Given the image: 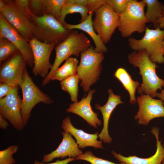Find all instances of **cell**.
Instances as JSON below:
<instances>
[{
    "label": "cell",
    "instance_id": "cell-1",
    "mask_svg": "<svg viewBox=\"0 0 164 164\" xmlns=\"http://www.w3.org/2000/svg\"><path fill=\"white\" fill-rule=\"evenodd\" d=\"M128 59L130 64L139 69L142 77V83L137 90L138 93L156 97L157 91L164 86V79L159 77L156 73L158 66L150 60L145 50L134 51L128 55Z\"/></svg>",
    "mask_w": 164,
    "mask_h": 164
},
{
    "label": "cell",
    "instance_id": "cell-32",
    "mask_svg": "<svg viewBox=\"0 0 164 164\" xmlns=\"http://www.w3.org/2000/svg\"><path fill=\"white\" fill-rule=\"evenodd\" d=\"M14 3L19 10L29 20L31 21L32 13L29 10V0H15Z\"/></svg>",
    "mask_w": 164,
    "mask_h": 164
},
{
    "label": "cell",
    "instance_id": "cell-26",
    "mask_svg": "<svg viewBox=\"0 0 164 164\" xmlns=\"http://www.w3.org/2000/svg\"><path fill=\"white\" fill-rule=\"evenodd\" d=\"M19 51L16 47L10 41L0 37V64Z\"/></svg>",
    "mask_w": 164,
    "mask_h": 164
},
{
    "label": "cell",
    "instance_id": "cell-2",
    "mask_svg": "<svg viewBox=\"0 0 164 164\" xmlns=\"http://www.w3.org/2000/svg\"><path fill=\"white\" fill-rule=\"evenodd\" d=\"M92 46L89 39L84 34L77 30H71L68 36L55 47V60L52 68L43 80L42 86H45L50 81V78L53 72L63 61L71 56L79 57L81 52Z\"/></svg>",
    "mask_w": 164,
    "mask_h": 164
},
{
    "label": "cell",
    "instance_id": "cell-21",
    "mask_svg": "<svg viewBox=\"0 0 164 164\" xmlns=\"http://www.w3.org/2000/svg\"><path fill=\"white\" fill-rule=\"evenodd\" d=\"M114 76L128 92L130 97L129 103L132 104H135L137 102L135 94L137 90L141 85L140 82L133 80L129 73L122 67L117 69Z\"/></svg>",
    "mask_w": 164,
    "mask_h": 164
},
{
    "label": "cell",
    "instance_id": "cell-7",
    "mask_svg": "<svg viewBox=\"0 0 164 164\" xmlns=\"http://www.w3.org/2000/svg\"><path fill=\"white\" fill-rule=\"evenodd\" d=\"M19 87L22 95V115L25 126L31 116L32 110L36 105L40 102L50 104L53 102V101L35 84L26 69Z\"/></svg>",
    "mask_w": 164,
    "mask_h": 164
},
{
    "label": "cell",
    "instance_id": "cell-25",
    "mask_svg": "<svg viewBox=\"0 0 164 164\" xmlns=\"http://www.w3.org/2000/svg\"><path fill=\"white\" fill-rule=\"evenodd\" d=\"M79 80V75L76 73L60 82L62 89L69 94L71 100L73 103L78 101L77 96Z\"/></svg>",
    "mask_w": 164,
    "mask_h": 164
},
{
    "label": "cell",
    "instance_id": "cell-13",
    "mask_svg": "<svg viewBox=\"0 0 164 164\" xmlns=\"http://www.w3.org/2000/svg\"><path fill=\"white\" fill-rule=\"evenodd\" d=\"M136 101L138 109L134 118L139 124L146 125L153 119L164 117V106L161 100L142 94L137 97Z\"/></svg>",
    "mask_w": 164,
    "mask_h": 164
},
{
    "label": "cell",
    "instance_id": "cell-20",
    "mask_svg": "<svg viewBox=\"0 0 164 164\" xmlns=\"http://www.w3.org/2000/svg\"><path fill=\"white\" fill-rule=\"evenodd\" d=\"M94 12H89L87 17L83 21L77 24H71L66 22L64 26L69 30H81L87 33L92 39L95 45L94 50L97 52L106 53L108 48L100 37L95 31L93 26L92 17Z\"/></svg>",
    "mask_w": 164,
    "mask_h": 164
},
{
    "label": "cell",
    "instance_id": "cell-12",
    "mask_svg": "<svg viewBox=\"0 0 164 164\" xmlns=\"http://www.w3.org/2000/svg\"><path fill=\"white\" fill-rule=\"evenodd\" d=\"M32 50L34 65L32 73L35 76L45 78L51 69L53 64L50 62L51 54L56 45L55 43H43L33 37L29 42Z\"/></svg>",
    "mask_w": 164,
    "mask_h": 164
},
{
    "label": "cell",
    "instance_id": "cell-9",
    "mask_svg": "<svg viewBox=\"0 0 164 164\" xmlns=\"http://www.w3.org/2000/svg\"><path fill=\"white\" fill-rule=\"evenodd\" d=\"M4 1L5 5L0 9V14L29 42L34 37L32 21L19 10L14 0Z\"/></svg>",
    "mask_w": 164,
    "mask_h": 164
},
{
    "label": "cell",
    "instance_id": "cell-42",
    "mask_svg": "<svg viewBox=\"0 0 164 164\" xmlns=\"http://www.w3.org/2000/svg\"><path fill=\"white\" fill-rule=\"evenodd\" d=\"M163 70H164V69H163Z\"/></svg>",
    "mask_w": 164,
    "mask_h": 164
},
{
    "label": "cell",
    "instance_id": "cell-6",
    "mask_svg": "<svg viewBox=\"0 0 164 164\" xmlns=\"http://www.w3.org/2000/svg\"><path fill=\"white\" fill-rule=\"evenodd\" d=\"M164 37V29H161L158 26L155 29L147 27L141 39L130 38L128 41L130 48L134 51L145 50L152 62L163 64L164 55L162 52V42Z\"/></svg>",
    "mask_w": 164,
    "mask_h": 164
},
{
    "label": "cell",
    "instance_id": "cell-34",
    "mask_svg": "<svg viewBox=\"0 0 164 164\" xmlns=\"http://www.w3.org/2000/svg\"><path fill=\"white\" fill-rule=\"evenodd\" d=\"M15 87L7 83H0V99L6 96Z\"/></svg>",
    "mask_w": 164,
    "mask_h": 164
},
{
    "label": "cell",
    "instance_id": "cell-30",
    "mask_svg": "<svg viewBox=\"0 0 164 164\" xmlns=\"http://www.w3.org/2000/svg\"><path fill=\"white\" fill-rule=\"evenodd\" d=\"M46 0H29V7L31 13L40 17L46 14Z\"/></svg>",
    "mask_w": 164,
    "mask_h": 164
},
{
    "label": "cell",
    "instance_id": "cell-19",
    "mask_svg": "<svg viewBox=\"0 0 164 164\" xmlns=\"http://www.w3.org/2000/svg\"><path fill=\"white\" fill-rule=\"evenodd\" d=\"M159 129L155 127H153L151 131L155 137L157 148L155 154L150 157L144 158L135 155L125 157L114 151H112L111 153L119 162L126 164H162L164 160V147L161 144V141L159 139Z\"/></svg>",
    "mask_w": 164,
    "mask_h": 164
},
{
    "label": "cell",
    "instance_id": "cell-10",
    "mask_svg": "<svg viewBox=\"0 0 164 164\" xmlns=\"http://www.w3.org/2000/svg\"><path fill=\"white\" fill-rule=\"evenodd\" d=\"M19 87H14L6 96L0 99V114L14 128L21 131L25 126L22 115V99L19 95Z\"/></svg>",
    "mask_w": 164,
    "mask_h": 164
},
{
    "label": "cell",
    "instance_id": "cell-11",
    "mask_svg": "<svg viewBox=\"0 0 164 164\" xmlns=\"http://www.w3.org/2000/svg\"><path fill=\"white\" fill-rule=\"evenodd\" d=\"M27 63L19 52L0 64V82L19 87L23 79Z\"/></svg>",
    "mask_w": 164,
    "mask_h": 164
},
{
    "label": "cell",
    "instance_id": "cell-35",
    "mask_svg": "<svg viewBox=\"0 0 164 164\" xmlns=\"http://www.w3.org/2000/svg\"><path fill=\"white\" fill-rule=\"evenodd\" d=\"M75 160V158L68 157L62 160L58 159L56 161L51 163H44L35 160L32 164H68L70 162L73 161Z\"/></svg>",
    "mask_w": 164,
    "mask_h": 164
},
{
    "label": "cell",
    "instance_id": "cell-15",
    "mask_svg": "<svg viewBox=\"0 0 164 164\" xmlns=\"http://www.w3.org/2000/svg\"><path fill=\"white\" fill-rule=\"evenodd\" d=\"M61 134L63 139L58 147L50 153L44 155L42 162L47 163L56 158L63 159L67 157L76 158L83 153L70 134L63 131Z\"/></svg>",
    "mask_w": 164,
    "mask_h": 164
},
{
    "label": "cell",
    "instance_id": "cell-38",
    "mask_svg": "<svg viewBox=\"0 0 164 164\" xmlns=\"http://www.w3.org/2000/svg\"><path fill=\"white\" fill-rule=\"evenodd\" d=\"M156 97L162 101L164 106V86L160 92L157 93Z\"/></svg>",
    "mask_w": 164,
    "mask_h": 164
},
{
    "label": "cell",
    "instance_id": "cell-29",
    "mask_svg": "<svg viewBox=\"0 0 164 164\" xmlns=\"http://www.w3.org/2000/svg\"><path fill=\"white\" fill-rule=\"evenodd\" d=\"M75 160L85 161L90 162V164H126L124 163L117 164L97 157L91 151H87L80 155L75 158Z\"/></svg>",
    "mask_w": 164,
    "mask_h": 164
},
{
    "label": "cell",
    "instance_id": "cell-27",
    "mask_svg": "<svg viewBox=\"0 0 164 164\" xmlns=\"http://www.w3.org/2000/svg\"><path fill=\"white\" fill-rule=\"evenodd\" d=\"M66 1V0H46V14L51 15L57 19Z\"/></svg>",
    "mask_w": 164,
    "mask_h": 164
},
{
    "label": "cell",
    "instance_id": "cell-37",
    "mask_svg": "<svg viewBox=\"0 0 164 164\" xmlns=\"http://www.w3.org/2000/svg\"><path fill=\"white\" fill-rule=\"evenodd\" d=\"M157 26L160 28L163 29H164V16L159 18L157 21Z\"/></svg>",
    "mask_w": 164,
    "mask_h": 164
},
{
    "label": "cell",
    "instance_id": "cell-33",
    "mask_svg": "<svg viewBox=\"0 0 164 164\" xmlns=\"http://www.w3.org/2000/svg\"><path fill=\"white\" fill-rule=\"evenodd\" d=\"M106 4V0H87L86 8L88 9L89 12L94 13Z\"/></svg>",
    "mask_w": 164,
    "mask_h": 164
},
{
    "label": "cell",
    "instance_id": "cell-8",
    "mask_svg": "<svg viewBox=\"0 0 164 164\" xmlns=\"http://www.w3.org/2000/svg\"><path fill=\"white\" fill-rule=\"evenodd\" d=\"M95 13L92 20L94 29L105 44L108 43L119 23V16L106 4Z\"/></svg>",
    "mask_w": 164,
    "mask_h": 164
},
{
    "label": "cell",
    "instance_id": "cell-28",
    "mask_svg": "<svg viewBox=\"0 0 164 164\" xmlns=\"http://www.w3.org/2000/svg\"><path fill=\"white\" fill-rule=\"evenodd\" d=\"M19 149L18 145H12L0 151V164H14L16 162L13 155Z\"/></svg>",
    "mask_w": 164,
    "mask_h": 164
},
{
    "label": "cell",
    "instance_id": "cell-17",
    "mask_svg": "<svg viewBox=\"0 0 164 164\" xmlns=\"http://www.w3.org/2000/svg\"><path fill=\"white\" fill-rule=\"evenodd\" d=\"M109 96L106 103L102 106L96 104V109L100 110L102 115L103 125L102 129L98 135L100 140L104 143L110 144L112 141V138L109 134L108 125L109 119L114 109L119 104H124L121 100V96L116 95L111 89L108 90Z\"/></svg>",
    "mask_w": 164,
    "mask_h": 164
},
{
    "label": "cell",
    "instance_id": "cell-36",
    "mask_svg": "<svg viewBox=\"0 0 164 164\" xmlns=\"http://www.w3.org/2000/svg\"><path fill=\"white\" fill-rule=\"evenodd\" d=\"M0 114V128L4 129H7L9 125V124L7 120Z\"/></svg>",
    "mask_w": 164,
    "mask_h": 164
},
{
    "label": "cell",
    "instance_id": "cell-24",
    "mask_svg": "<svg viewBox=\"0 0 164 164\" xmlns=\"http://www.w3.org/2000/svg\"><path fill=\"white\" fill-rule=\"evenodd\" d=\"M146 4L147 9L145 15L149 22H151L156 28L157 21L162 16L164 6L157 0H143Z\"/></svg>",
    "mask_w": 164,
    "mask_h": 164
},
{
    "label": "cell",
    "instance_id": "cell-40",
    "mask_svg": "<svg viewBox=\"0 0 164 164\" xmlns=\"http://www.w3.org/2000/svg\"><path fill=\"white\" fill-rule=\"evenodd\" d=\"M164 16V7L163 8V11L162 13V16Z\"/></svg>",
    "mask_w": 164,
    "mask_h": 164
},
{
    "label": "cell",
    "instance_id": "cell-18",
    "mask_svg": "<svg viewBox=\"0 0 164 164\" xmlns=\"http://www.w3.org/2000/svg\"><path fill=\"white\" fill-rule=\"evenodd\" d=\"M61 126L64 131L69 132L75 138L79 149H83L91 146L95 148L103 149L102 142L97 140L98 132L89 134L82 130L76 128L72 124L70 118L68 116L63 119Z\"/></svg>",
    "mask_w": 164,
    "mask_h": 164
},
{
    "label": "cell",
    "instance_id": "cell-23",
    "mask_svg": "<svg viewBox=\"0 0 164 164\" xmlns=\"http://www.w3.org/2000/svg\"><path fill=\"white\" fill-rule=\"evenodd\" d=\"M89 12L87 8L71 3L69 0H66L60 15L57 19L63 26L66 22L65 19L67 15L78 13H80L81 15V19L80 21V22L86 19L88 16Z\"/></svg>",
    "mask_w": 164,
    "mask_h": 164
},
{
    "label": "cell",
    "instance_id": "cell-31",
    "mask_svg": "<svg viewBox=\"0 0 164 164\" xmlns=\"http://www.w3.org/2000/svg\"><path fill=\"white\" fill-rule=\"evenodd\" d=\"M106 3L120 15L125 9L130 0H106Z\"/></svg>",
    "mask_w": 164,
    "mask_h": 164
},
{
    "label": "cell",
    "instance_id": "cell-22",
    "mask_svg": "<svg viewBox=\"0 0 164 164\" xmlns=\"http://www.w3.org/2000/svg\"><path fill=\"white\" fill-rule=\"evenodd\" d=\"M78 61L76 58L70 57L60 67L57 68L50 78V81L58 80L61 81L77 73Z\"/></svg>",
    "mask_w": 164,
    "mask_h": 164
},
{
    "label": "cell",
    "instance_id": "cell-3",
    "mask_svg": "<svg viewBox=\"0 0 164 164\" xmlns=\"http://www.w3.org/2000/svg\"><path fill=\"white\" fill-rule=\"evenodd\" d=\"M31 17L33 37L43 43L57 45L64 40L71 31L51 15L37 17L32 14Z\"/></svg>",
    "mask_w": 164,
    "mask_h": 164
},
{
    "label": "cell",
    "instance_id": "cell-4",
    "mask_svg": "<svg viewBox=\"0 0 164 164\" xmlns=\"http://www.w3.org/2000/svg\"><path fill=\"white\" fill-rule=\"evenodd\" d=\"M145 6L143 0H130L125 9L119 15L117 28L122 37L130 36L135 32L142 33L145 32L146 24L149 22L145 15Z\"/></svg>",
    "mask_w": 164,
    "mask_h": 164
},
{
    "label": "cell",
    "instance_id": "cell-16",
    "mask_svg": "<svg viewBox=\"0 0 164 164\" xmlns=\"http://www.w3.org/2000/svg\"><path fill=\"white\" fill-rule=\"evenodd\" d=\"M95 90H90L86 97H84L79 101L73 103L66 110L67 112L77 115L84 120L89 125L95 128L101 126V121L98 117V114L92 110L91 102Z\"/></svg>",
    "mask_w": 164,
    "mask_h": 164
},
{
    "label": "cell",
    "instance_id": "cell-41",
    "mask_svg": "<svg viewBox=\"0 0 164 164\" xmlns=\"http://www.w3.org/2000/svg\"><path fill=\"white\" fill-rule=\"evenodd\" d=\"M162 164H164V160H163L162 163Z\"/></svg>",
    "mask_w": 164,
    "mask_h": 164
},
{
    "label": "cell",
    "instance_id": "cell-14",
    "mask_svg": "<svg viewBox=\"0 0 164 164\" xmlns=\"http://www.w3.org/2000/svg\"><path fill=\"white\" fill-rule=\"evenodd\" d=\"M0 37L11 42L18 49L29 67L34 65L33 55L28 42L0 14Z\"/></svg>",
    "mask_w": 164,
    "mask_h": 164
},
{
    "label": "cell",
    "instance_id": "cell-39",
    "mask_svg": "<svg viewBox=\"0 0 164 164\" xmlns=\"http://www.w3.org/2000/svg\"><path fill=\"white\" fill-rule=\"evenodd\" d=\"M162 52L163 55H164V37L162 42Z\"/></svg>",
    "mask_w": 164,
    "mask_h": 164
},
{
    "label": "cell",
    "instance_id": "cell-5",
    "mask_svg": "<svg viewBox=\"0 0 164 164\" xmlns=\"http://www.w3.org/2000/svg\"><path fill=\"white\" fill-rule=\"evenodd\" d=\"M103 54L95 51L92 46L80 53L77 73L84 92H88L90 87L99 79L102 69L101 63L104 58Z\"/></svg>",
    "mask_w": 164,
    "mask_h": 164
}]
</instances>
